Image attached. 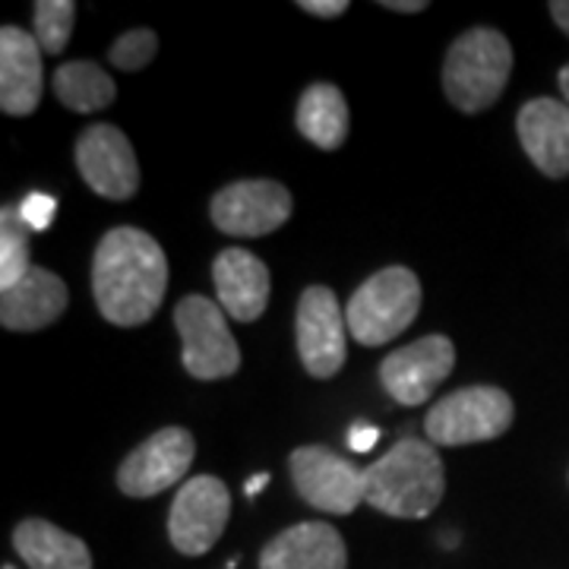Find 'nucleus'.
<instances>
[{"label": "nucleus", "mask_w": 569, "mask_h": 569, "mask_svg": "<svg viewBox=\"0 0 569 569\" xmlns=\"http://www.w3.org/2000/svg\"><path fill=\"white\" fill-rule=\"evenodd\" d=\"M348 548L329 522H301L279 531L260 550V569H346Z\"/></svg>", "instance_id": "nucleus-18"}, {"label": "nucleus", "mask_w": 569, "mask_h": 569, "mask_svg": "<svg viewBox=\"0 0 569 569\" xmlns=\"http://www.w3.org/2000/svg\"><path fill=\"white\" fill-rule=\"evenodd\" d=\"M77 20V3L73 0H41L36 3V39L41 51L48 54H63L70 32Z\"/></svg>", "instance_id": "nucleus-23"}, {"label": "nucleus", "mask_w": 569, "mask_h": 569, "mask_svg": "<svg viewBox=\"0 0 569 569\" xmlns=\"http://www.w3.org/2000/svg\"><path fill=\"white\" fill-rule=\"evenodd\" d=\"M54 96L63 108L70 111H102L118 99V86L104 73L99 63L92 61H70L58 67L54 73Z\"/></svg>", "instance_id": "nucleus-21"}, {"label": "nucleus", "mask_w": 569, "mask_h": 569, "mask_svg": "<svg viewBox=\"0 0 569 569\" xmlns=\"http://www.w3.org/2000/svg\"><path fill=\"white\" fill-rule=\"evenodd\" d=\"M70 301L61 276L32 266L20 282L0 288V323L10 332H39L51 326Z\"/></svg>", "instance_id": "nucleus-15"}, {"label": "nucleus", "mask_w": 569, "mask_h": 569, "mask_svg": "<svg viewBox=\"0 0 569 569\" xmlns=\"http://www.w3.org/2000/svg\"><path fill=\"white\" fill-rule=\"evenodd\" d=\"M516 130L535 168L548 178L569 174V104L557 99H531L522 104Z\"/></svg>", "instance_id": "nucleus-17"}, {"label": "nucleus", "mask_w": 569, "mask_h": 569, "mask_svg": "<svg viewBox=\"0 0 569 569\" xmlns=\"http://www.w3.org/2000/svg\"><path fill=\"white\" fill-rule=\"evenodd\" d=\"M560 92H563V99H567L569 104V63L560 70Z\"/></svg>", "instance_id": "nucleus-31"}, {"label": "nucleus", "mask_w": 569, "mask_h": 569, "mask_svg": "<svg viewBox=\"0 0 569 569\" xmlns=\"http://www.w3.org/2000/svg\"><path fill=\"white\" fill-rule=\"evenodd\" d=\"M231 519V493L212 475H193L168 512V538L183 557H203L216 548Z\"/></svg>", "instance_id": "nucleus-8"}, {"label": "nucleus", "mask_w": 569, "mask_h": 569, "mask_svg": "<svg viewBox=\"0 0 569 569\" xmlns=\"http://www.w3.org/2000/svg\"><path fill=\"white\" fill-rule=\"evenodd\" d=\"M298 7L305 13H310V17H323V20H336V17H342L348 10L346 0H301Z\"/></svg>", "instance_id": "nucleus-27"}, {"label": "nucleus", "mask_w": 569, "mask_h": 569, "mask_svg": "<svg viewBox=\"0 0 569 569\" xmlns=\"http://www.w3.org/2000/svg\"><path fill=\"white\" fill-rule=\"evenodd\" d=\"M41 102V44L20 26L0 29V108L26 118Z\"/></svg>", "instance_id": "nucleus-16"}, {"label": "nucleus", "mask_w": 569, "mask_h": 569, "mask_svg": "<svg viewBox=\"0 0 569 569\" xmlns=\"http://www.w3.org/2000/svg\"><path fill=\"white\" fill-rule=\"evenodd\" d=\"M377 440H380V427L365 425V421L348 427V447L355 449V452H370V449L377 447Z\"/></svg>", "instance_id": "nucleus-26"}, {"label": "nucleus", "mask_w": 569, "mask_h": 569, "mask_svg": "<svg viewBox=\"0 0 569 569\" xmlns=\"http://www.w3.org/2000/svg\"><path fill=\"white\" fill-rule=\"evenodd\" d=\"M550 17H553V22L569 36V0H553V3H550Z\"/></svg>", "instance_id": "nucleus-29"}, {"label": "nucleus", "mask_w": 569, "mask_h": 569, "mask_svg": "<svg viewBox=\"0 0 569 569\" xmlns=\"http://www.w3.org/2000/svg\"><path fill=\"white\" fill-rule=\"evenodd\" d=\"M3 569H13V567H3Z\"/></svg>", "instance_id": "nucleus-32"}, {"label": "nucleus", "mask_w": 569, "mask_h": 569, "mask_svg": "<svg viewBox=\"0 0 569 569\" xmlns=\"http://www.w3.org/2000/svg\"><path fill=\"white\" fill-rule=\"evenodd\" d=\"M168 288V260L152 234L140 228H111L96 247L92 295L114 326H142L156 317Z\"/></svg>", "instance_id": "nucleus-1"}, {"label": "nucleus", "mask_w": 569, "mask_h": 569, "mask_svg": "<svg viewBox=\"0 0 569 569\" xmlns=\"http://www.w3.org/2000/svg\"><path fill=\"white\" fill-rule=\"evenodd\" d=\"M421 310V282L406 266H387L370 276L346 307L348 332L367 348L387 346L415 323Z\"/></svg>", "instance_id": "nucleus-4"}, {"label": "nucleus", "mask_w": 569, "mask_h": 569, "mask_svg": "<svg viewBox=\"0 0 569 569\" xmlns=\"http://www.w3.org/2000/svg\"><path fill=\"white\" fill-rule=\"evenodd\" d=\"M298 493L320 512L348 516L365 503V468H355L326 447H301L288 459Z\"/></svg>", "instance_id": "nucleus-9"}, {"label": "nucleus", "mask_w": 569, "mask_h": 569, "mask_svg": "<svg viewBox=\"0 0 569 569\" xmlns=\"http://www.w3.org/2000/svg\"><path fill=\"white\" fill-rule=\"evenodd\" d=\"M156 51H159V39H156L152 29H130V32H123L121 39L108 48V61L114 63L118 70L133 73V70L149 67V61L156 58Z\"/></svg>", "instance_id": "nucleus-24"}, {"label": "nucleus", "mask_w": 569, "mask_h": 569, "mask_svg": "<svg viewBox=\"0 0 569 569\" xmlns=\"http://www.w3.org/2000/svg\"><path fill=\"white\" fill-rule=\"evenodd\" d=\"M13 548L29 569H92L89 545L48 519H22L13 529Z\"/></svg>", "instance_id": "nucleus-19"}, {"label": "nucleus", "mask_w": 569, "mask_h": 569, "mask_svg": "<svg viewBox=\"0 0 569 569\" xmlns=\"http://www.w3.org/2000/svg\"><path fill=\"white\" fill-rule=\"evenodd\" d=\"M20 219L29 224V231H44L48 224L54 222V212H58V200L48 197V193H29L20 206H17Z\"/></svg>", "instance_id": "nucleus-25"}, {"label": "nucleus", "mask_w": 569, "mask_h": 569, "mask_svg": "<svg viewBox=\"0 0 569 569\" xmlns=\"http://www.w3.org/2000/svg\"><path fill=\"white\" fill-rule=\"evenodd\" d=\"M266 485H269V475H266V471H263V475H253V478L247 481L244 493H247V497H257V493H260Z\"/></svg>", "instance_id": "nucleus-30"}, {"label": "nucleus", "mask_w": 569, "mask_h": 569, "mask_svg": "<svg viewBox=\"0 0 569 569\" xmlns=\"http://www.w3.org/2000/svg\"><path fill=\"white\" fill-rule=\"evenodd\" d=\"M291 190L279 181L228 183L212 197V222L231 238H260L291 219Z\"/></svg>", "instance_id": "nucleus-11"}, {"label": "nucleus", "mask_w": 569, "mask_h": 569, "mask_svg": "<svg viewBox=\"0 0 569 569\" xmlns=\"http://www.w3.org/2000/svg\"><path fill=\"white\" fill-rule=\"evenodd\" d=\"M197 440L183 427H162L142 440L118 468V488L127 497H156L174 488L193 466Z\"/></svg>", "instance_id": "nucleus-10"}, {"label": "nucleus", "mask_w": 569, "mask_h": 569, "mask_svg": "<svg viewBox=\"0 0 569 569\" xmlns=\"http://www.w3.org/2000/svg\"><path fill=\"white\" fill-rule=\"evenodd\" d=\"M516 418L509 392L500 387H466L443 396L427 411L425 430L430 443L468 447L503 437Z\"/></svg>", "instance_id": "nucleus-5"}, {"label": "nucleus", "mask_w": 569, "mask_h": 569, "mask_svg": "<svg viewBox=\"0 0 569 569\" xmlns=\"http://www.w3.org/2000/svg\"><path fill=\"white\" fill-rule=\"evenodd\" d=\"M212 282H216V295H219V307L224 310V317H231L238 323H253L257 317H263L272 279L257 253H250L244 247L222 250L212 263Z\"/></svg>", "instance_id": "nucleus-14"}, {"label": "nucleus", "mask_w": 569, "mask_h": 569, "mask_svg": "<svg viewBox=\"0 0 569 569\" xmlns=\"http://www.w3.org/2000/svg\"><path fill=\"white\" fill-rule=\"evenodd\" d=\"M77 168L80 178L104 200H130L140 190V162L127 140V133L114 123H92L82 130L77 142Z\"/></svg>", "instance_id": "nucleus-12"}, {"label": "nucleus", "mask_w": 569, "mask_h": 569, "mask_svg": "<svg viewBox=\"0 0 569 569\" xmlns=\"http://www.w3.org/2000/svg\"><path fill=\"white\" fill-rule=\"evenodd\" d=\"M383 7L392 13H421V10H427L425 0H383Z\"/></svg>", "instance_id": "nucleus-28"}, {"label": "nucleus", "mask_w": 569, "mask_h": 569, "mask_svg": "<svg viewBox=\"0 0 569 569\" xmlns=\"http://www.w3.org/2000/svg\"><path fill=\"white\" fill-rule=\"evenodd\" d=\"M298 130L305 133L317 149H339L348 140V102L342 89L332 82H313L307 86L301 102H298Z\"/></svg>", "instance_id": "nucleus-20"}, {"label": "nucleus", "mask_w": 569, "mask_h": 569, "mask_svg": "<svg viewBox=\"0 0 569 569\" xmlns=\"http://www.w3.org/2000/svg\"><path fill=\"white\" fill-rule=\"evenodd\" d=\"M298 355L310 377L329 380L336 377L348 358V320L336 301L332 288L310 284L298 301Z\"/></svg>", "instance_id": "nucleus-7"}, {"label": "nucleus", "mask_w": 569, "mask_h": 569, "mask_svg": "<svg viewBox=\"0 0 569 569\" xmlns=\"http://www.w3.org/2000/svg\"><path fill=\"white\" fill-rule=\"evenodd\" d=\"M512 73V48L497 29H468L452 41L443 61L447 99L466 114H478L497 102Z\"/></svg>", "instance_id": "nucleus-3"}, {"label": "nucleus", "mask_w": 569, "mask_h": 569, "mask_svg": "<svg viewBox=\"0 0 569 569\" xmlns=\"http://www.w3.org/2000/svg\"><path fill=\"white\" fill-rule=\"evenodd\" d=\"M174 326L181 336L183 370L197 380H224L238 373L241 348L234 342L222 307L203 295H190L174 307Z\"/></svg>", "instance_id": "nucleus-6"}, {"label": "nucleus", "mask_w": 569, "mask_h": 569, "mask_svg": "<svg viewBox=\"0 0 569 569\" xmlns=\"http://www.w3.org/2000/svg\"><path fill=\"white\" fill-rule=\"evenodd\" d=\"M29 238H32V231L20 219V212L3 206V212H0V288L17 284L32 269Z\"/></svg>", "instance_id": "nucleus-22"}, {"label": "nucleus", "mask_w": 569, "mask_h": 569, "mask_svg": "<svg viewBox=\"0 0 569 569\" xmlns=\"http://www.w3.org/2000/svg\"><path fill=\"white\" fill-rule=\"evenodd\" d=\"M443 490V459L425 440H402L365 468V503L392 519H425L440 507Z\"/></svg>", "instance_id": "nucleus-2"}, {"label": "nucleus", "mask_w": 569, "mask_h": 569, "mask_svg": "<svg viewBox=\"0 0 569 569\" xmlns=\"http://www.w3.org/2000/svg\"><path fill=\"white\" fill-rule=\"evenodd\" d=\"M456 367V348L447 336H425L396 348L380 365V380L399 406H425Z\"/></svg>", "instance_id": "nucleus-13"}]
</instances>
